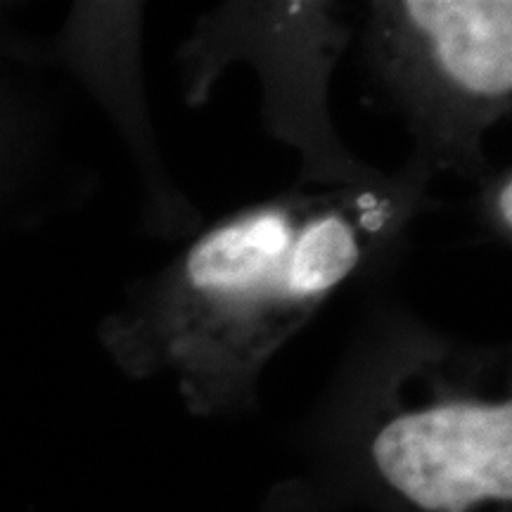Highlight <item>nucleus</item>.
Returning <instances> with one entry per match:
<instances>
[{
  "label": "nucleus",
  "instance_id": "f257e3e1",
  "mask_svg": "<svg viewBox=\"0 0 512 512\" xmlns=\"http://www.w3.org/2000/svg\"><path fill=\"white\" fill-rule=\"evenodd\" d=\"M392 219L380 192L290 195L221 221L140 306L145 356L185 387L228 389L309 323Z\"/></svg>",
  "mask_w": 512,
  "mask_h": 512
},
{
  "label": "nucleus",
  "instance_id": "f03ea898",
  "mask_svg": "<svg viewBox=\"0 0 512 512\" xmlns=\"http://www.w3.org/2000/svg\"><path fill=\"white\" fill-rule=\"evenodd\" d=\"M375 472L418 512H491L512 501L510 399L448 396L401 408L370 441Z\"/></svg>",
  "mask_w": 512,
  "mask_h": 512
},
{
  "label": "nucleus",
  "instance_id": "7ed1b4c3",
  "mask_svg": "<svg viewBox=\"0 0 512 512\" xmlns=\"http://www.w3.org/2000/svg\"><path fill=\"white\" fill-rule=\"evenodd\" d=\"M413 60L448 95L501 107L512 91V5L508 0H408L389 5Z\"/></svg>",
  "mask_w": 512,
  "mask_h": 512
},
{
  "label": "nucleus",
  "instance_id": "20e7f679",
  "mask_svg": "<svg viewBox=\"0 0 512 512\" xmlns=\"http://www.w3.org/2000/svg\"><path fill=\"white\" fill-rule=\"evenodd\" d=\"M510 181L503 183L501 192H498V219L505 223V228L510 230V223H512V211H510Z\"/></svg>",
  "mask_w": 512,
  "mask_h": 512
}]
</instances>
